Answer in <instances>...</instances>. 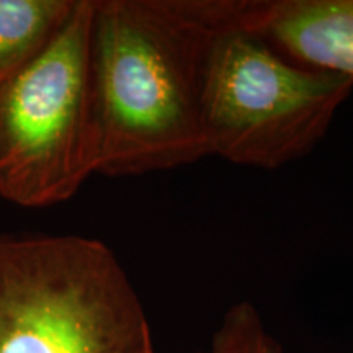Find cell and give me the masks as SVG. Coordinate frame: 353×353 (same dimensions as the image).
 <instances>
[{
	"mask_svg": "<svg viewBox=\"0 0 353 353\" xmlns=\"http://www.w3.org/2000/svg\"><path fill=\"white\" fill-rule=\"evenodd\" d=\"M232 0H92L97 174L138 176L210 156L205 88Z\"/></svg>",
	"mask_w": 353,
	"mask_h": 353,
	"instance_id": "obj_1",
	"label": "cell"
},
{
	"mask_svg": "<svg viewBox=\"0 0 353 353\" xmlns=\"http://www.w3.org/2000/svg\"><path fill=\"white\" fill-rule=\"evenodd\" d=\"M0 353H157L113 250L82 236L0 237Z\"/></svg>",
	"mask_w": 353,
	"mask_h": 353,
	"instance_id": "obj_2",
	"label": "cell"
},
{
	"mask_svg": "<svg viewBox=\"0 0 353 353\" xmlns=\"http://www.w3.org/2000/svg\"><path fill=\"white\" fill-rule=\"evenodd\" d=\"M239 0L211 52L205 88L210 156L280 169L312 151L348 99L353 79L303 68L239 21Z\"/></svg>",
	"mask_w": 353,
	"mask_h": 353,
	"instance_id": "obj_3",
	"label": "cell"
},
{
	"mask_svg": "<svg viewBox=\"0 0 353 353\" xmlns=\"http://www.w3.org/2000/svg\"><path fill=\"white\" fill-rule=\"evenodd\" d=\"M90 19L92 0H77L50 48L0 85V196L13 205H59L97 174Z\"/></svg>",
	"mask_w": 353,
	"mask_h": 353,
	"instance_id": "obj_4",
	"label": "cell"
},
{
	"mask_svg": "<svg viewBox=\"0 0 353 353\" xmlns=\"http://www.w3.org/2000/svg\"><path fill=\"white\" fill-rule=\"evenodd\" d=\"M237 10L285 59L353 79V0H239Z\"/></svg>",
	"mask_w": 353,
	"mask_h": 353,
	"instance_id": "obj_5",
	"label": "cell"
},
{
	"mask_svg": "<svg viewBox=\"0 0 353 353\" xmlns=\"http://www.w3.org/2000/svg\"><path fill=\"white\" fill-rule=\"evenodd\" d=\"M77 0H0V85L50 48Z\"/></svg>",
	"mask_w": 353,
	"mask_h": 353,
	"instance_id": "obj_6",
	"label": "cell"
},
{
	"mask_svg": "<svg viewBox=\"0 0 353 353\" xmlns=\"http://www.w3.org/2000/svg\"><path fill=\"white\" fill-rule=\"evenodd\" d=\"M195 353H283V347L268 332L259 309L239 301L224 312L208 347Z\"/></svg>",
	"mask_w": 353,
	"mask_h": 353,
	"instance_id": "obj_7",
	"label": "cell"
}]
</instances>
